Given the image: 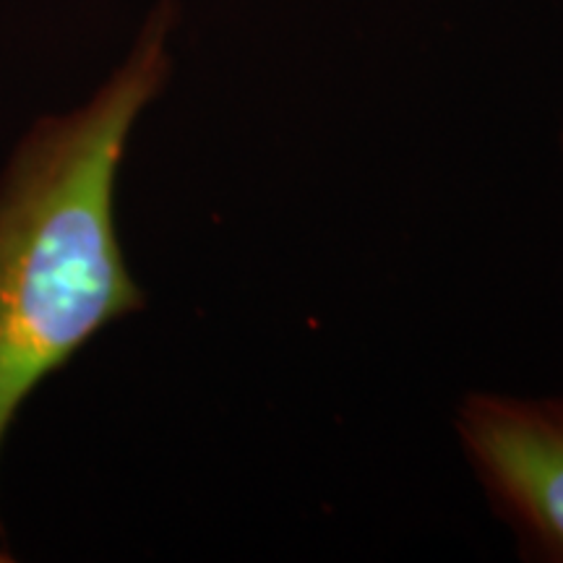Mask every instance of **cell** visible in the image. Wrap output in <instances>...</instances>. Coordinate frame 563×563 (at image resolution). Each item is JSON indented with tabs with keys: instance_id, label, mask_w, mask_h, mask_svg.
<instances>
[{
	"instance_id": "7a4b0ae2",
	"label": "cell",
	"mask_w": 563,
	"mask_h": 563,
	"mask_svg": "<svg viewBox=\"0 0 563 563\" xmlns=\"http://www.w3.org/2000/svg\"><path fill=\"white\" fill-rule=\"evenodd\" d=\"M460 433L527 553L563 563V399L473 394Z\"/></svg>"
},
{
	"instance_id": "6da1fadb",
	"label": "cell",
	"mask_w": 563,
	"mask_h": 563,
	"mask_svg": "<svg viewBox=\"0 0 563 563\" xmlns=\"http://www.w3.org/2000/svg\"><path fill=\"white\" fill-rule=\"evenodd\" d=\"M175 21V0H159L121 66L81 104L40 115L0 167V454L26 399L146 306L115 188L133 129L170 81Z\"/></svg>"
},
{
	"instance_id": "277c9868",
	"label": "cell",
	"mask_w": 563,
	"mask_h": 563,
	"mask_svg": "<svg viewBox=\"0 0 563 563\" xmlns=\"http://www.w3.org/2000/svg\"><path fill=\"white\" fill-rule=\"evenodd\" d=\"M561 150H563V139H561Z\"/></svg>"
},
{
	"instance_id": "3957f363",
	"label": "cell",
	"mask_w": 563,
	"mask_h": 563,
	"mask_svg": "<svg viewBox=\"0 0 563 563\" xmlns=\"http://www.w3.org/2000/svg\"><path fill=\"white\" fill-rule=\"evenodd\" d=\"M9 561H16V555H11L9 538H5V532H0V563H9Z\"/></svg>"
}]
</instances>
